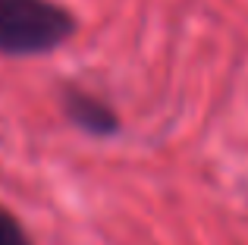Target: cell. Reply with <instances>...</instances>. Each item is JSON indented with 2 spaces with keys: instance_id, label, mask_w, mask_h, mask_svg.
Returning <instances> with one entry per match:
<instances>
[{
  "instance_id": "1",
  "label": "cell",
  "mask_w": 248,
  "mask_h": 245,
  "mask_svg": "<svg viewBox=\"0 0 248 245\" xmlns=\"http://www.w3.org/2000/svg\"><path fill=\"white\" fill-rule=\"evenodd\" d=\"M76 31L79 19L60 0H0V57H47Z\"/></svg>"
},
{
  "instance_id": "2",
  "label": "cell",
  "mask_w": 248,
  "mask_h": 245,
  "mask_svg": "<svg viewBox=\"0 0 248 245\" xmlns=\"http://www.w3.org/2000/svg\"><path fill=\"white\" fill-rule=\"evenodd\" d=\"M60 107L69 126L91 135V138H116L123 132V120L110 107V101L97 98L85 88H66L60 98Z\"/></svg>"
},
{
  "instance_id": "3",
  "label": "cell",
  "mask_w": 248,
  "mask_h": 245,
  "mask_svg": "<svg viewBox=\"0 0 248 245\" xmlns=\"http://www.w3.org/2000/svg\"><path fill=\"white\" fill-rule=\"evenodd\" d=\"M0 245H35L31 236L25 233L22 220L3 204H0Z\"/></svg>"
}]
</instances>
